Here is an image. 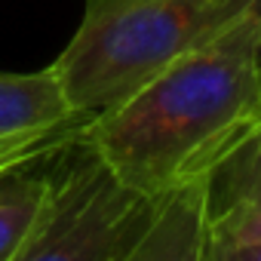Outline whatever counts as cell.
<instances>
[{"instance_id": "4", "label": "cell", "mask_w": 261, "mask_h": 261, "mask_svg": "<svg viewBox=\"0 0 261 261\" xmlns=\"http://www.w3.org/2000/svg\"><path fill=\"white\" fill-rule=\"evenodd\" d=\"M209 243L261 240V123L206 178Z\"/></svg>"}, {"instance_id": "9", "label": "cell", "mask_w": 261, "mask_h": 261, "mask_svg": "<svg viewBox=\"0 0 261 261\" xmlns=\"http://www.w3.org/2000/svg\"><path fill=\"white\" fill-rule=\"evenodd\" d=\"M209 261H261V240L209 243Z\"/></svg>"}, {"instance_id": "5", "label": "cell", "mask_w": 261, "mask_h": 261, "mask_svg": "<svg viewBox=\"0 0 261 261\" xmlns=\"http://www.w3.org/2000/svg\"><path fill=\"white\" fill-rule=\"evenodd\" d=\"M120 261H209L206 178L160 200L154 221Z\"/></svg>"}, {"instance_id": "2", "label": "cell", "mask_w": 261, "mask_h": 261, "mask_svg": "<svg viewBox=\"0 0 261 261\" xmlns=\"http://www.w3.org/2000/svg\"><path fill=\"white\" fill-rule=\"evenodd\" d=\"M255 7L261 0H86L53 71L71 111L98 117Z\"/></svg>"}, {"instance_id": "8", "label": "cell", "mask_w": 261, "mask_h": 261, "mask_svg": "<svg viewBox=\"0 0 261 261\" xmlns=\"http://www.w3.org/2000/svg\"><path fill=\"white\" fill-rule=\"evenodd\" d=\"M92 117H74L56 129H40V133H19V136H0V169H7L19 160H28V157H37L62 142H68L74 133L89 123Z\"/></svg>"}, {"instance_id": "1", "label": "cell", "mask_w": 261, "mask_h": 261, "mask_svg": "<svg viewBox=\"0 0 261 261\" xmlns=\"http://www.w3.org/2000/svg\"><path fill=\"white\" fill-rule=\"evenodd\" d=\"M261 123V7L175 59L148 86L92 117L83 139L151 200L209 178Z\"/></svg>"}, {"instance_id": "7", "label": "cell", "mask_w": 261, "mask_h": 261, "mask_svg": "<svg viewBox=\"0 0 261 261\" xmlns=\"http://www.w3.org/2000/svg\"><path fill=\"white\" fill-rule=\"evenodd\" d=\"M56 148L0 169V261H13L46 203L49 157Z\"/></svg>"}, {"instance_id": "3", "label": "cell", "mask_w": 261, "mask_h": 261, "mask_svg": "<svg viewBox=\"0 0 261 261\" xmlns=\"http://www.w3.org/2000/svg\"><path fill=\"white\" fill-rule=\"evenodd\" d=\"M157 206L160 200L126 188L80 129L53 151L46 203L13 261H120Z\"/></svg>"}, {"instance_id": "6", "label": "cell", "mask_w": 261, "mask_h": 261, "mask_svg": "<svg viewBox=\"0 0 261 261\" xmlns=\"http://www.w3.org/2000/svg\"><path fill=\"white\" fill-rule=\"evenodd\" d=\"M74 117L83 114L71 111L53 65L34 74L0 71V136L56 129Z\"/></svg>"}]
</instances>
